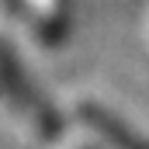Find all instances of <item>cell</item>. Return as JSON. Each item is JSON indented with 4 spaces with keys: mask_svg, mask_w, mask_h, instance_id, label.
Returning <instances> with one entry per match:
<instances>
[{
    "mask_svg": "<svg viewBox=\"0 0 149 149\" xmlns=\"http://www.w3.org/2000/svg\"><path fill=\"white\" fill-rule=\"evenodd\" d=\"M76 118L90 128V135H97L108 149H149V142L114 111H108L101 101H80Z\"/></svg>",
    "mask_w": 149,
    "mask_h": 149,
    "instance_id": "cell-1",
    "label": "cell"
},
{
    "mask_svg": "<svg viewBox=\"0 0 149 149\" xmlns=\"http://www.w3.org/2000/svg\"><path fill=\"white\" fill-rule=\"evenodd\" d=\"M14 3L24 14V21L38 42L59 45L66 38L70 17H73V0H14Z\"/></svg>",
    "mask_w": 149,
    "mask_h": 149,
    "instance_id": "cell-2",
    "label": "cell"
},
{
    "mask_svg": "<svg viewBox=\"0 0 149 149\" xmlns=\"http://www.w3.org/2000/svg\"><path fill=\"white\" fill-rule=\"evenodd\" d=\"M76 149H90V146H76Z\"/></svg>",
    "mask_w": 149,
    "mask_h": 149,
    "instance_id": "cell-3",
    "label": "cell"
}]
</instances>
